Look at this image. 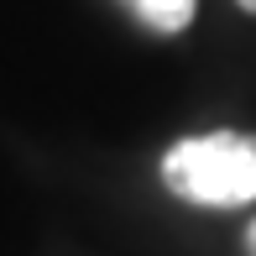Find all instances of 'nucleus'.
Here are the masks:
<instances>
[{"label":"nucleus","mask_w":256,"mask_h":256,"mask_svg":"<svg viewBox=\"0 0 256 256\" xmlns=\"http://www.w3.org/2000/svg\"><path fill=\"white\" fill-rule=\"evenodd\" d=\"M246 251L256 256V220H251V225H246Z\"/></svg>","instance_id":"nucleus-3"},{"label":"nucleus","mask_w":256,"mask_h":256,"mask_svg":"<svg viewBox=\"0 0 256 256\" xmlns=\"http://www.w3.org/2000/svg\"><path fill=\"white\" fill-rule=\"evenodd\" d=\"M162 183L183 204L240 209L256 199V136L251 131H204L162 152Z\"/></svg>","instance_id":"nucleus-1"},{"label":"nucleus","mask_w":256,"mask_h":256,"mask_svg":"<svg viewBox=\"0 0 256 256\" xmlns=\"http://www.w3.org/2000/svg\"><path fill=\"white\" fill-rule=\"evenodd\" d=\"M236 6H240V10H251V16H256V0H236Z\"/></svg>","instance_id":"nucleus-4"},{"label":"nucleus","mask_w":256,"mask_h":256,"mask_svg":"<svg viewBox=\"0 0 256 256\" xmlns=\"http://www.w3.org/2000/svg\"><path fill=\"white\" fill-rule=\"evenodd\" d=\"M126 6H131L152 32H168V37H172V32H183V26L194 21L199 0H126Z\"/></svg>","instance_id":"nucleus-2"}]
</instances>
